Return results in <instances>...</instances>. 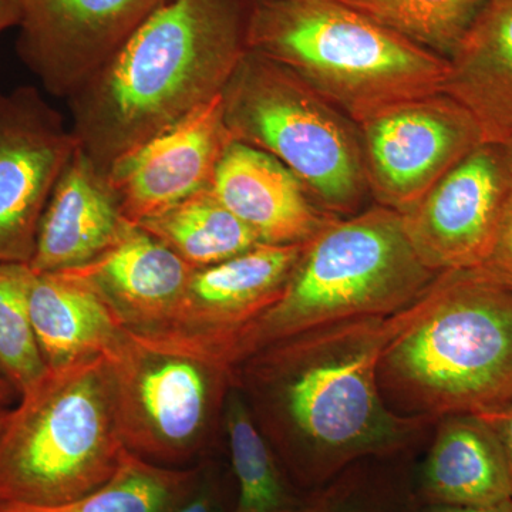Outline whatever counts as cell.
Returning a JSON list of instances; mask_svg holds the SVG:
<instances>
[{
    "instance_id": "cell-1",
    "label": "cell",
    "mask_w": 512,
    "mask_h": 512,
    "mask_svg": "<svg viewBox=\"0 0 512 512\" xmlns=\"http://www.w3.org/2000/svg\"><path fill=\"white\" fill-rule=\"evenodd\" d=\"M421 296L392 315L305 330L232 367V384L302 493L357 461L413 450L430 439L434 423L394 414L377 383L384 349L416 318Z\"/></svg>"
},
{
    "instance_id": "cell-2",
    "label": "cell",
    "mask_w": 512,
    "mask_h": 512,
    "mask_svg": "<svg viewBox=\"0 0 512 512\" xmlns=\"http://www.w3.org/2000/svg\"><path fill=\"white\" fill-rule=\"evenodd\" d=\"M254 0H168L70 97L86 156L111 165L224 92Z\"/></svg>"
},
{
    "instance_id": "cell-3",
    "label": "cell",
    "mask_w": 512,
    "mask_h": 512,
    "mask_svg": "<svg viewBox=\"0 0 512 512\" xmlns=\"http://www.w3.org/2000/svg\"><path fill=\"white\" fill-rule=\"evenodd\" d=\"M377 383L394 414L429 423L512 406V286L478 268L441 272L384 349Z\"/></svg>"
},
{
    "instance_id": "cell-4",
    "label": "cell",
    "mask_w": 512,
    "mask_h": 512,
    "mask_svg": "<svg viewBox=\"0 0 512 512\" xmlns=\"http://www.w3.org/2000/svg\"><path fill=\"white\" fill-rule=\"evenodd\" d=\"M437 275L414 251L402 215L375 205L330 221L303 248L278 301L244 328L214 342L164 343L232 369L265 346L305 330L403 311Z\"/></svg>"
},
{
    "instance_id": "cell-5",
    "label": "cell",
    "mask_w": 512,
    "mask_h": 512,
    "mask_svg": "<svg viewBox=\"0 0 512 512\" xmlns=\"http://www.w3.org/2000/svg\"><path fill=\"white\" fill-rule=\"evenodd\" d=\"M248 49L284 64L355 124L443 93L446 57L345 0H254Z\"/></svg>"
},
{
    "instance_id": "cell-6",
    "label": "cell",
    "mask_w": 512,
    "mask_h": 512,
    "mask_svg": "<svg viewBox=\"0 0 512 512\" xmlns=\"http://www.w3.org/2000/svg\"><path fill=\"white\" fill-rule=\"evenodd\" d=\"M124 451L110 357L49 370L0 430V505L80 500L116 473Z\"/></svg>"
},
{
    "instance_id": "cell-7",
    "label": "cell",
    "mask_w": 512,
    "mask_h": 512,
    "mask_svg": "<svg viewBox=\"0 0 512 512\" xmlns=\"http://www.w3.org/2000/svg\"><path fill=\"white\" fill-rule=\"evenodd\" d=\"M222 104L234 140L281 161L323 211L359 212L369 192L359 128L298 74L248 49Z\"/></svg>"
},
{
    "instance_id": "cell-8",
    "label": "cell",
    "mask_w": 512,
    "mask_h": 512,
    "mask_svg": "<svg viewBox=\"0 0 512 512\" xmlns=\"http://www.w3.org/2000/svg\"><path fill=\"white\" fill-rule=\"evenodd\" d=\"M109 357L124 448L158 466L192 467L222 429L231 367L131 333Z\"/></svg>"
},
{
    "instance_id": "cell-9",
    "label": "cell",
    "mask_w": 512,
    "mask_h": 512,
    "mask_svg": "<svg viewBox=\"0 0 512 512\" xmlns=\"http://www.w3.org/2000/svg\"><path fill=\"white\" fill-rule=\"evenodd\" d=\"M357 128L369 192L399 214L484 144L473 116L444 93L396 104Z\"/></svg>"
},
{
    "instance_id": "cell-10",
    "label": "cell",
    "mask_w": 512,
    "mask_h": 512,
    "mask_svg": "<svg viewBox=\"0 0 512 512\" xmlns=\"http://www.w3.org/2000/svg\"><path fill=\"white\" fill-rule=\"evenodd\" d=\"M79 141L33 86H0V262L30 264L57 181Z\"/></svg>"
},
{
    "instance_id": "cell-11",
    "label": "cell",
    "mask_w": 512,
    "mask_h": 512,
    "mask_svg": "<svg viewBox=\"0 0 512 512\" xmlns=\"http://www.w3.org/2000/svg\"><path fill=\"white\" fill-rule=\"evenodd\" d=\"M16 50L50 96L69 100L168 0H20Z\"/></svg>"
},
{
    "instance_id": "cell-12",
    "label": "cell",
    "mask_w": 512,
    "mask_h": 512,
    "mask_svg": "<svg viewBox=\"0 0 512 512\" xmlns=\"http://www.w3.org/2000/svg\"><path fill=\"white\" fill-rule=\"evenodd\" d=\"M511 188L500 147L481 144L400 214L420 261L436 274L483 264Z\"/></svg>"
},
{
    "instance_id": "cell-13",
    "label": "cell",
    "mask_w": 512,
    "mask_h": 512,
    "mask_svg": "<svg viewBox=\"0 0 512 512\" xmlns=\"http://www.w3.org/2000/svg\"><path fill=\"white\" fill-rule=\"evenodd\" d=\"M234 137L222 94L111 165L106 178L130 224L211 187Z\"/></svg>"
},
{
    "instance_id": "cell-14",
    "label": "cell",
    "mask_w": 512,
    "mask_h": 512,
    "mask_svg": "<svg viewBox=\"0 0 512 512\" xmlns=\"http://www.w3.org/2000/svg\"><path fill=\"white\" fill-rule=\"evenodd\" d=\"M305 245H259L220 264L194 269L165 328L141 338L195 345L244 328L278 301Z\"/></svg>"
},
{
    "instance_id": "cell-15",
    "label": "cell",
    "mask_w": 512,
    "mask_h": 512,
    "mask_svg": "<svg viewBox=\"0 0 512 512\" xmlns=\"http://www.w3.org/2000/svg\"><path fill=\"white\" fill-rule=\"evenodd\" d=\"M192 271L153 235L131 225L99 258L63 272L90 289L127 333L148 336L174 315Z\"/></svg>"
},
{
    "instance_id": "cell-16",
    "label": "cell",
    "mask_w": 512,
    "mask_h": 512,
    "mask_svg": "<svg viewBox=\"0 0 512 512\" xmlns=\"http://www.w3.org/2000/svg\"><path fill=\"white\" fill-rule=\"evenodd\" d=\"M211 190L264 245L308 244L338 218L323 211L281 161L237 140L221 158Z\"/></svg>"
},
{
    "instance_id": "cell-17",
    "label": "cell",
    "mask_w": 512,
    "mask_h": 512,
    "mask_svg": "<svg viewBox=\"0 0 512 512\" xmlns=\"http://www.w3.org/2000/svg\"><path fill=\"white\" fill-rule=\"evenodd\" d=\"M131 225L121 214L106 174L77 147L47 202L29 266L42 274L90 264Z\"/></svg>"
},
{
    "instance_id": "cell-18",
    "label": "cell",
    "mask_w": 512,
    "mask_h": 512,
    "mask_svg": "<svg viewBox=\"0 0 512 512\" xmlns=\"http://www.w3.org/2000/svg\"><path fill=\"white\" fill-rule=\"evenodd\" d=\"M443 93L476 120L484 144L512 138V0H488L448 57Z\"/></svg>"
},
{
    "instance_id": "cell-19",
    "label": "cell",
    "mask_w": 512,
    "mask_h": 512,
    "mask_svg": "<svg viewBox=\"0 0 512 512\" xmlns=\"http://www.w3.org/2000/svg\"><path fill=\"white\" fill-rule=\"evenodd\" d=\"M421 504L484 505L512 498L503 448L476 414H451L434 423L420 466Z\"/></svg>"
},
{
    "instance_id": "cell-20",
    "label": "cell",
    "mask_w": 512,
    "mask_h": 512,
    "mask_svg": "<svg viewBox=\"0 0 512 512\" xmlns=\"http://www.w3.org/2000/svg\"><path fill=\"white\" fill-rule=\"evenodd\" d=\"M29 311L49 370L109 356L127 338L106 305L64 272L33 271Z\"/></svg>"
},
{
    "instance_id": "cell-21",
    "label": "cell",
    "mask_w": 512,
    "mask_h": 512,
    "mask_svg": "<svg viewBox=\"0 0 512 512\" xmlns=\"http://www.w3.org/2000/svg\"><path fill=\"white\" fill-rule=\"evenodd\" d=\"M138 227L192 269L208 268L264 245L221 204L211 187L151 215Z\"/></svg>"
},
{
    "instance_id": "cell-22",
    "label": "cell",
    "mask_w": 512,
    "mask_h": 512,
    "mask_svg": "<svg viewBox=\"0 0 512 512\" xmlns=\"http://www.w3.org/2000/svg\"><path fill=\"white\" fill-rule=\"evenodd\" d=\"M222 429L237 483L232 512H302L308 494L292 483L234 384L225 404Z\"/></svg>"
},
{
    "instance_id": "cell-23",
    "label": "cell",
    "mask_w": 512,
    "mask_h": 512,
    "mask_svg": "<svg viewBox=\"0 0 512 512\" xmlns=\"http://www.w3.org/2000/svg\"><path fill=\"white\" fill-rule=\"evenodd\" d=\"M202 463L158 466L124 451L116 473L92 493L60 507L0 505L2 512H174L200 480Z\"/></svg>"
},
{
    "instance_id": "cell-24",
    "label": "cell",
    "mask_w": 512,
    "mask_h": 512,
    "mask_svg": "<svg viewBox=\"0 0 512 512\" xmlns=\"http://www.w3.org/2000/svg\"><path fill=\"white\" fill-rule=\"evenodd\" d=\"M413 451L357 461L309 493L302 512H421L407 467Z\"/></svg>"
},
{
    "instance_id": "cell-25",
    "label": "cell",
    "mask_w": 512,
    "mask_h": 512,
    "mask_svg": "<svg viewBox=\"0 0 512 512\" xmlns=\"http://www.w3.org/2000/svg\"><path fill=\"white\" fill-rule=\"evenodd\" d=\"M380 25L450 57L488 0H345Z\"/></svg>"
},
{
    "instance_id": "cell-26",
    "label": "cell",
    "mask_w": 512,
    "mask_h": 512,
    "mask_svg": "<svg viewBox=\"0 0 512 512\" xmlns=\"http://www.w3.org/2000/svg\"><path fill=\"white\" fill-rule=\"evenodd\" d=\"M29 264L0 262V370L20 396L46 373L29 311Z\"/></svg>"
},
{
    "instance_id": "cell-27",
    "label": "cell",
    "mask_w": 512,
    "mask_h": 512,
    "mask_svg": "<svg viewBox=\"0 0 512 512\" xmlns=\"http://www.w3.org/2000/svg\"><path fill=\"white\" fill-rule=\"evenodd\" d=\"M478 269L491 278L512 286V188L498 222L493 244Z\"/></svg>"
},
{
    "instance_id": "cell-28",
    "label": "cell",
    "mask_w": 512,
    "mask_h": 512,
    "mask_svg": "<svg viewBox=\"0 0 512 512\" xmlns=\"http://www.w3.org/2000/svg\"><path fill=\"white\" fill-rule=\"evenodd\" d=\"M174 512H232L220 473L212 464L202 463L200 480L190 497Z\"/></svg>"
},
{
    "instance_id": "cell-29",
    "label": "cell",
    "mask_w": 512,
    "mask_h": 512,
    "mask_svg": "<svg viewBox=\"0 0 512 512\" xmlns=\"http://www.w3.org/2000/svg\"><path fill=\"white\" fill-rule=\"evenodd\" d=\"M480 417L490 424L495 436L500 441L512 485V406L501 410V412L484 414Z\"/></svg>"
},
{
    "instance_id": "cell-30",
    "label": "cell",
    "mask_w": 512,
    "mask_h": 512,
    "mask_svg": "<svg viewBox=\"0 0 512 512\" xmlns=\"http://www.w3.org/2000/svg\"><path fill=\"white\" fill-rule=\"evenodd\" d=\"M421 512H512V498L484 505L421 504Z\"/></svg>"
},
{
    "instance_id": "cell-31",
    "label": "cell",
    "mask_w": 512,
    "mask_h": 512,
    "mask_svg": "<svg viewBox=\"0 0 512 512\" xmlns=\"http://www.w3.org/2000/svg\"><path fill=\"white\" fill-rule=\"evenodd\" d=\"M22 16L20 0H0V35L10 28H18Z\"/></svg>"
},
{
    "instance_id": "cell-32",
    "label": "cell",
    "mask_w": 512,
    "mask_h": 512,
    "mask_svg": "<svg viewBox=\"0 0 512 512\" xmlns=\"http://www.w3.org/2000/svg\"><path fill=\"white\" fill-rule=\"evenodd\" d=\"M19 399L18 390L0 370V413L10 412L18 404Z\"/></svg>"
},
{
    "instance_id": "cell-33",
    "label": "cell",
    "mask_w": 512,
    "mask_h": 512,
    "mask_svg": "<svg viewBox=\"0 0 512 512\" xmlns=\"http://www.w3.org/2000/svg\"><path fill=\"white\" fill-rule=\"evenodd\" d=\"M498 147H500L501 154H503L505 165H507L508 168V173H510L512 177V138L505 141L504 144H501V146Z\"/></svg>"
},
{
    "instance_id": "cell-34",
    "label": "cell",
    "mask_w": 512,
    "mask_h": 512,
    "mask_svg": "<svg viewBox=\"0 0 512 512\" xmlns=\"http://www.w3.org/2000/svg\"><path fill=\"white\" fill-rule=\"evenodd\" d=\"M9 412L0 413V430H2L3 424H5L6 416H8Z\"/></svg>"
},
{
    "instance_id": "cell-35",
    "label": "cell",
    "mask_w": 512,
    "mask_h": 512,
    "mask_svg": "<svg viewBox=\"0 0 512 512\" xmlns=\"http://www.w3.org/2000/svg\"><path fill=\"white\" fill-rule=\"evenodd\" d=\"M0 512H2V511H0Z\"/></svg>"
}]
</instances>
